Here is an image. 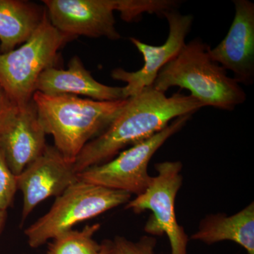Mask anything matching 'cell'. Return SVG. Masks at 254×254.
I'll return each mask as SVG.
<instances>
[{
  "mask_svg": "<svg viewBox=\"0 0 254 254\" xmlns=\"http://www.w3.org/2000/svg\"><path fill=\"white\" fill-rule=\"evenodd\" d=\"M123 0H43L50 23L58 31L76 38H121L116 28L115 11Z\"/></svg>",
  "mask_w": 254,
  "mask_h": 254,
  "instance_id": "cell-8",
  "label": "cell"
},
{
  "mask_svg": "<svg viewBox=\"0 0 254 254\" xmlns=\"http://www.w3.org/2000/svg\"><path fill=\"white\" fill-rule=\"evenodd\" d=\"M157 240L150 235H144L136 242L126 237L116 236L112 241L113 254H155Z\"/></svg>",
  "mask_w": 254,
  "mask_h": 254,
  "instance_id": "cell-17",
  "label": "cell"
},
{
  "mask_svg": "<svg viewBox=\"0 0 254 254\" xmlns=\"http://www.w3.org/2000/svg\"><path fill=\"white\" fill-rule=\"evenodd\" d=\"M131 195L79 180L57 197L48 213L25 230L28 245L38 248L79 222L127 204Z\"/></svg>",
  "mask_w": 254,
  "mask_h": 254,
  "instance_id": "cell-5",
  "label": "cell"
},
{
  "mask_svg": "<svg viewBox=\"0 0 254 254\" xmlns=\"http://www.w3.org/2000/svg\"><path fill=\"white\" fill-rule=\"evenodd\" d=\"M46 135L33 100L0 128V152L15 176L44 152Z\"/></svg>",
  "mask_w": 254,
  "mask_h": 254,
  "instance_id": "cell-12",
  "label": "cell"
},
{
  "mask_svg": "<svg viewBox=\"0 0 254 254\" xmlns=\"http://www.w3.org/2000/svg\"><path fill=\"white\" fill-rule=\"evenodd\" d=\"M100 254H113L111 240H104L102 242V250Z\"/></svg>",
  "mask_w": 254,
  "mask_h": 254,
  "instance_id": "cell-20",
  "label": "cell"
},
{
  "mask_svg": "<svg viewBox=\"0 0 254 254\" xmlns=\"http://www.w3.org/2000/svg\"><path fill=\"white\" fill-rule=\"evenodd\" d=\"M127 99L98 101L72 95H47L35 92L40 123L54 146L68 162L74 163L85 145L108 128Z\"/></svg>",
  "mask_w": 254,
  "mask_h": 254,
  "instance_id": "cell-2",
  "label": "cell"
},
{
  "mask_svg": "<svg viewBox=\"0 0 254 254\" xmlns=\"http://www.w3.org/2000/svg\"><path fill=\"white\" fill-rule=\"evenodd\" d=\"M73 163L66 160L55 146L47 145L44 152L16 176L18 190L23 194L21 222L40 203L59 196L79 181Z\"/></svg>",
  "mask_w": 254,
  "mask_h": 254,
  "instance_id": "cell-10",
  "label": "cell"
},
{
  "mask_svg": "<svg viewBox=\"0 0 254 254\" xmlns=\"http://www.w3.org/2000/svg\"><path fill=\"white\" fill-rule=\"evenodd\" d=\"M190 239L208 245L230 241L243 247L248 254H254V202L230 216L209 214L202 219Z\"/></svg>",
  "mask_w": 254,
  "mask_h": 254,
  "instance_id": "cell-14",
  "label": "cell"
},
{
  "mask_svg": "<svg viewBox=\"0 0 254 254\" xmlns=\"http://www.w3.org/2000/svg\"><path fill=\"white\" fill-rule=\"evenodd\" d=\"M203 108L190 95L175 93L167 97L153 86L127 98L126 104L108 128L88 142L73 163L78 174L106 163L128 145L154 136L175 119L192 115Z\"/></svg>",
  "mask_w": 254,
  "mask_h": 254,
  "instance_id": "cell-1",
  "label": "cell"
},
{
  "mask_svg": "<svg viewBox=\"0 0 254 254\" xmlns=\"http://www.w3.org/2000/svg\"><path fill=\"white\" fill-rule=\"evenodd\" d=\"M180 161H165L155 164L158 175L143 193L127 203L125 208L134 213L152 212L144 230L150 236H168L171 254H187L190 237L179 225L175 214V198L183 182Z\"/></svg>",
  "mask_w": 254,
  "mask_h": 254,
  "instance_id": "cell-7",
  "label": "cell"
},
{
  "mask_svg": "<svg viewBox=\"0 0 254 254\" xmlns=\"http://www.w3.org/2000/svg\"><path fill=\"white\" fill-rule=\"evenodd\" d=\"M18 108L0 86V128L14 116Z\"/></svg>",
  "mask_w": 254,
  "mask_h": 254,
  "instance_id": "cell-19",
  "label": "cell"
},
{
  "mask_svg": "<svg viewBox=\"0 0 254 254\" xmlns=\"http://www.w3.org/2000/svg\"><path fill=\"white\" fill-rule=\"evenodd\" d=\"M235 18L228 33L215 48L210 57L233 74L239 83L254 81V4L249 0H235Z\"/></svg>",
  "mask_w": 254,
  "mask_h": 254,
  "instance_id": "cell-11",
  "label": "cell"
},
{
  "mask_svg": "<svg viewBox=\"0 0 254 254\" xmlns=\"http://www.w3.org/2000/svg\"><path fill=\"white\" fill-rule=\"evenodd\" d=\"M100 228V224H95L64 232L53 240L45 254H100L102 243L93 238Z\"/></svg>",
  "mask_w": 254,
  "mask_h": 254,
  "instance_id": "cell-16",
  "label": "cell"
},
{
  "mask_svg": "<svg viewBox=\"0 0 254 254\" xmlns=\"http://www.w3.org/2000/svg\"><path fill=\"white\" fill-rule=\"evenodd\" d=\"M44 6L25 0H0V53H9L29 39L43 22Z\"/></svg>",
  "mask_w": 254,
  "mask_h": 254,
  "instance_id": "cell-15",
  "label": "cell"
},
{
  "mask_svg": "<svg viewBox=\"0 0 254 254\" xmlns=\"http://www.w3.org/2000/svg\"><path fill=\"white\" fill-rule=\"evenodd\" d=\"M210 46L200 38L186 43L159 71L153 87L165 93L177 86L190 91L203 107L232 111L247 100L243 88L210 57Z\"/></svg>",
  "mask_w": 254,
  "mask_h": 254,
  "instance_id": "cell-3",
  "label": "cell"
},
{
  "mask_svg": "<svg viewBox=\"0 0 254 254\" xmlns=\"http://www.w3.org/2000/svg\"><path fill=\"white\" fill-rule=\"evenodd\" d=\"M6 216H7V212L0 210V235H1V232L4 229L5 222L6 220Z\"/></svg>",
  "mask_w": 254,
  "mask_h": 254,
  "instance_id": "cell-21",
  "label": "cell"
},
{
  "mask_svg": "<svg viewBox=\"0 0 254 254\" xmlns=\"http://www.w3.org/2000/svg\"><path fill=\"white\" fill-rule=\"evenodd\" d=\"M191 115H184L173 120L168 127L148 139L120 152L106 163L95 165L78 174L81 181L111 190H123L139 195L153 180L148 172V164L159 148L180 131Z\"/></svg>",
  "mask_w": 254,
  "mask_h": 254,
  "instance_id": "cell-6",
  "label": "cell"
},
{
  "mask_svg": "<svg viewBox=\"0 0 254 254\" xmlns=\"http://www.w3.org/2000/svg\"><path fill=\"white\" fill-rule=\"evenodd\" d=\"M169 23V36L164 44L153 46L145 44L137 38H130V41L143 55V66L136 71H128L122 68H115L111 73L113 79L125 82L123 86L125 98L138 94L146 87L153 86L159 71L171 61L186 44L187 35L193 23L191 14H182L175 9L163 13Z\"/></svg>",
  "mask_w": 254,
  "mask_h": 254,
  "instance_id": "cell-9",
  "label": "cell"
},
{
  "mask_svg": "<svg viewBox=\"0 0 254 254\" xmlns=\"http://www.w3.org/2000/svg\"><path fill=\"white\" fill-rule=\"evenodd\" d=\"M17 180L0 152V210L6 211L14 202Z\"/></svg>",
  "mask_w": 254,
  "mask_h": 254,
  "instance_id": "cell-18",
  "label": "cell"
},
{
  "mask_svg": "<svg viewBox=\"0 0 254 254\" xmlns=\"http://www.w3.org/2000/svg\"><path fill=\"white\" fill-rule=\"evenodd\" d=\"M47 95H82L98 101L125 100L123 87L103 84L93 78L78 56H73L67 69L48 68L41 73L36 86V92Z\"/></svg>",
  "mask_w": 254,
  "mask_h": 254,
  "instance_id": "cell-13",
  "label": "cell"
},
{
  "mask_svg": "<svg viewBox=\"0 0 254 254\" xmlns=\"http://www.w3.org/2000/svg\"><path fill=\"white\" fill-rule=\"evenodd\" d=\"M73 39L56 29L47 14L27 41L9 53H0V86L17 108L32 101L41 73L58 67L60 49Z\"/></svg>",
  "mask_w": 254,
  "mask_h": 254,
  "instance_id": "cell-4",
  "label": "cell"
}]
</instances>
